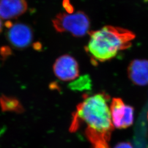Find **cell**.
<instances>
[{"label":"cell","instance_id":"1","mask_svg":"<svg viewBox=\"0 0 148 148\" xmlns=\"http://www.w3.org/2000/svg\"><path fill=\"white\" fill-rule=\"evenodd\" d=\"M105 93L84 97L77 106L70 131H77L82 123L86 125V135L93 148H110L109 142L114 129L108 102Z\"/></svg>","mask_w":148,"mask_h":148},{"label":"cell","instance_id":"2","mask_svg":"<svg viewBox=\"0 0 148 148\" xmlns=\"http://www.w3.org/2000/svg\"><path fill=\"white\" fill-rule=\"evenodd\" d=\"M89 34L90 40L85 49L95 64L115 58L119 52L131 47L136 37L130 30L110 25Z\"/></svg>","mask_w":148,"mask_h":148},{"label":"cell","instance_id":"3","mask_svg":"<svg viewBox=\"0 0 148 148\" xmlns=\"http://www.w3.org/2000/svg\"><path fill=\"white\" fill-rule=\"evenodd\" d=\"M52 23L57 32H69L75 37H82L90 30V19L82 11L60 13L53 19Z\"/></svg>","mask_w":148,"mask_h":148},{"label":"cell","instance_id":"4","mask_svg":"<svg viewBox=\"0 0 148 148\" xmlns=\"http://www.w3.org/2000/svg\"><path fill=\"white\" fill-rule=\"evenodd\" d=\"M7 37L11 45L18 49L29 47L33 40V32L31 27L23 23H12L6 21Z\"/></svg>","mask_w":148,"mask_h":148},{"label":"cell","instance_id":"5","mask_svg":"<svg viewBox=\"0 0 148 148\" xmlns=\"http://www.w3.org/2000/svg\"><path fill=\"white\" fill-rule=\"evenodd\" d=\"M111 120L114 127L123 129L131 126L134 121V109L119 98H114L110 104Z\"/></svg>","mask_w":148,"mask_h":148},{"label":"cell","instance_id":"6","mask_svg":"<svg viewBox=\"0 0 148 148\" xmlns=\"http://www.w3.org/2000/svg\"><path fill=\"white\" fill-rule=\"evenodd\" d=\"M53 69L56 77L64 81L75 80L79 76V64L74 57L69 55L59 57L54 64Z\"/></svg>","mask_w":148,"mask_h":148},{"label":"cell","instance_id":"7","mask_svg":"<svg viewBox=\"0 0 148 148\" xmlns=\"http://www.w3.org/2000/svg\"><path fill=\"white\" fill-rule=\"evenodd\" d=\"M129 79L135 85L144 86L148 85V60L134 59L128 67Z\"/></svg>","mask_w":148,"mask_h":148},{"label":"cell","instance_id":"8","mask_svg":"<svg viewBox=\"0 0 148 148\" xmlns=\"http://www.w3.org/2000/svg\"><path fill=\"white\" fill-rule=\"evenodd\" d=\"M27 10L26 0H0V18L5 20L16 19Z\"/></svg>","mask_w":148,"mask_h":148},{"label":"cell","instance_id":"9","mask_svg":"<svg viewBox=\"0 0 148 148\" xmlns=\"http://www.w3.org/2000/svg\"><path fill=\"white\" fill-rule=\"evenodd\" d=\"M0 106L3 111L21 113L24 110L20 101L15 97L7 95L0 97Z\"/></svg>","mask_w":148,"mask_h":148},{"label":"cell","instance_id":"10","mask_svg":"<svg viewBox=\"0 0 148 148\" xmlns=\"http://www.w3.org/2000/svg\"><path fill=\"white\" fill-rule=\"evenodd\" d=\"M69 88L73 90L82 91L90 90L91 88V80L88 75H84L75 79L69 85Z\"/></svg>","mask_w":148,"mask_h":148},{"label":"cell","instance_id":"11","mask_svg":"<svg viewBox=\"0 0 148 148\" xmlns=\"http://www.w3.org/2000/svg\"><path fill=\"white\" fill-rule=\"evenodd\" d=\"M114 148H133L131 144L128 142H121L117 144Z\"/></svg>","mask_w":148,"mask_h":148},{"label":"cell","instance_id":"12","mask_svg":"<svg viewBox=\"0 0 148 148\" xmlns=\"http://www.w3.org/2000/svg\"><path fill=\"white\" fill-rule=\"evenodd\" d=\"M2 27H3V24H2V22L1 21V18H0V33L2 30Z\"/></svg>","mask_w":148,"mask_h":148},{"label":"cell","instance_id":"13","mask_svg":"<svg viewBox=\"0 0 148 148\" xmlns=\"http://www.w3.org/2000/svg\"></svg>","mask_w":148,"mask_h":148}]
</instances>
